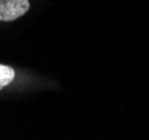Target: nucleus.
Here are the masks:
<instances>
[{
  "label": "nucleus",
  "mask_w": 149,
  "mask_h": 140,
  "mask_svg": "<svg viewBox=\"0 0 149 140\" xmlns=\"http://www.w3.org/2000/svg\"><path fill=\"white\" fill-rule=\"evenodd\" d=\"M28 0H0V21H13L29 10Z\"/></svg>",
  "instance_id": "1"
},
{
  "label": "nucleus",
  "mask_w": 149,
  "mask_h": 140,
  "mask_svg": "<svg viewBox=\"0 0 149 140\" xmlns=\"http://www.w3.org/2000/svg\"><path fill=\"white\" fill-rule=\"evenodd\" d=\"M15 79V71L11 67L0 65V90Z\"/></svg>",
  "instance_id": "2"
}]
</instances>
